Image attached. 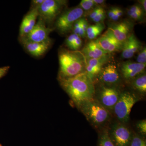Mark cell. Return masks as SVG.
<instances>
[{"label": "cell", "mask_w": 146, "mask_h": 146, "mask_svg": "<svg viewBox=\"0 0 146 146\" xmlns=\"http://www.w3.org/2000/svg\"><path fill=\"white\" fill-rule=\"evenodd\" d=\"M139 5L142 7L144 12H146V0H141L138 1Z\"/></svg>", "instance_id": "cell-38"}, {"label": "cell", "mask_w": 146, "mask_h": 146, "mask_svg": "<svg viewBox=\"0 0 146 146\" xmlns=\"http://www.w3.org/2000/svg\"><path fill=\"white\" fill-rule=\"evenodd\" d=\"M25 50L32 56L39 57L44 55L49 49L52 44L51 41L43 42H29L20 40Z\"/></svg>", "instance_id": "cell-14"}, {"label": "cell", "mask_w": 146, "mask_h": 146, "mask_svg": "<svg viewBox=\"0 0 146 146\" xmlns=\"http://www.w3.org/2000/svg\"><path fill=\"white\" fill-rule=\"evenodd\" d=\"M87 58L99 59L109 56V54L102 49L96 40H92L88 42L81 51Z\"/></svg>", "instance_id": "cell-18"}, {"label": "cell", "mask_w": 146, "mask_h": 146, "mask_svg": "<svg viewBox=\"0 0 146 146\" xmlns=\"http://www.w3.org/2000/svg\"><path fill=\"white\" fill-rule=\"evenodd\" d=\"M109 57V56H108L99 59H86L85 72L94 82L100 72L104 65L107 63Z\"/></svg>", "instance_id": "cell-15"}, {"label": "cell", "mask_w": 146, "mask_h": 146, "mask_svg": "<svg viewBox=\"0 0 146 146\" xmlns=\"http://www.w3.org/2000/svg\"><path fill=\"white\" fill-rule=\"evenodd\" d=\"M53 31V29L47 27L44 21L39 17L37 23L30 32L24 37L20 38V40L35 42L51 41L49 35Z\"/></svg>", "instance_id": "cell-9"}, {"label": "cell", "mask_w": 146, "mask_h": 146, "mask_svg": "<svg viewBox=\"0 0 146 146\" xmlns=\"http://www.w3.org/2000/svg\"><path fill=\"white\" fill-rule=\"evenodd\" d=\"M131 86L133 90L141 95L146 93V75L145 72L139 75L131 82Z\"/></svg>", "instance_id": "cell-19"}, {"label": "cell", "mask_w": 146, "mask_h": 146, "mask_svg": "<svg viewBox=\"0 0 146 146\" xmlns=\"http://www.w3.org/2000/svg\"><path fill=\"white\" fill-rule=\"evenodd\" d=\"M98 146H115L110 140L107 129H104L99 136Z\"/></svg>", "instance_id": "cell-21"}, {"label": "cell", "mask_w": 146, "mask_h": 146, "mask_svg": "<svg viewBox=\"0 0 146 146\" xmlns=\"http://www.w3.org/2000/svg\"><path fill=\"white\" fill-rule=\"evenodd\" d=\"M81 29L85 33H86L87 28L89 27L88 22L85 18H81Z\"/></svg>", "instance_id": "cell-36"}, {"label": "cell", "mask_w": 146, "mask_h": 146, "mask_svg": "<svg viewBox=\"0 0 146 146\" xmlns=\"http://www.w3.org/2000/svg\"><path fill=\"white\" fill-rule=\"evenodd\" d=\"M141 44L133 34H131L123 43L121 57L129 59L133 57L138 50H141Z\"/></svg>", "instance_id": "cell-17"}, {"label": "cell", "mask_w": 146, "mask_h": 146, "mask_svg": "<svg viewBox=\"0 0 146 146\" xmlns=\"http://www.w3.org/2000/svg\"><path fill=\"white\" fill-rule=\"evenodd\" d=\"M104 9L102 7L99 6H96L92 10L90 11L89 13V17L92 21L96 16L102 10Z\"/></svg>", "instance_id": "cell-30"}, {"label": "cell", "mask_w": 146, "mask_h": 146, "mask_svg": "<svg viewBox=\"0 0 146 146\" xmlns=\"http://www.w3.org/2000/svg\"><path fill=\"white\" fill-rule=\"evenodd\" d=\"M121 93L119 89L115 86L102 84L97 90L95 89L94 98L111 112L113 111L114 106L119 98Z\"/></svg>", "instance_id": "cell-7"}, {"label": "cell", "mask_w": 146, "mask_h": 146, "mask_svg": "<svg viewBox=\"0 0 146 146\" xmlns=\"http://www.w3.org/2000/svg\"><path fill=\"white\" fill-rule=\"evenodd\" d=\"M106 18V13L104 9L102 11L92 20L96 23H102Z\"/></svg>", "instance_id": "cell-27"}, {"label": "cell", "mask_w": 146, "mask_h": 146, "mask_svg": "<svg viewBox=\"0 0 146 146\" xmlns=\"http://www.w3.org/2000/svg\"><path fill=\"white\" fill-rule=\"evenodd\" d=\"M79 110L89 123L96 128L107 124L111 118L110 112L94 98L84 103Z\"/></svg>", "instance_id": "cell-3"}, {"label": "cell", "mask_w": 146, "mask_h": 146, "mask_svg": "<svg viewBox=\"0 0 146 146\" xmlns=\"http://www.w3.org/2000/svg\"><path fill=\"white\" fill-rule=\"evenodd\" d=\"M123 12L121 9L117 7L115 15L113 16L111 21H115V22L118 21L123 16Z\"/></svg>", "instance_id": "cell-33"}, {"label": "cell", "mask_w": 146, "mask_h": 146, "mask_svg": "<svg viewBox=\"0 0 146 146\" xmlns=\"http://www.w3.org/2000/svg\"><path fill=\"white\" fill-rule=\"evenodd\" d=\"M140 52L138 54L136 61L137 63L141 64H146V48L144 47L140 50Z\"/></svg>", "instance_id": "cell-25"}, {"label": "cell", "mask_w": 146, "mask_h": 146, "mask_svg": "<svg viewBox=\"0 0 146 146\" xmlns=\"http://www.w3.org/2000/svg\"><path fill=\"white\" fill-rule=\"evenodd\" d=\"M108 132L115 146H128L133 135L125 124L120 122L111 124Z\"/></svg>", "instance_id": "cell-8"}, {"label": "cell", "mask_w": 146, "mask_h": 146, "mask_svg": "<svg viewBox=\"0 0 146 146\" xmlns=\"http://www.w3.org/2000/svg\"><path fill=\"white\" fill-rule=\"evenodd\" d=\"M79 7L85 11H91L96 5L94 0H82L80 3Z\"/></svg>", "instance_id": "cell-23"}, {"label": "cell", "mask_w": 146, "mask_h": 146, "mask_svg": "<svg viewBox=\"0 0 146 146\" xmlns=\"http://www.w3.org/2000/svg\"><path fill=\"white\" fill-rule=\"evenodd\" d=\"M104 29V25L102 23L89 26L86 31V36L90 40H94L100 35Z\"/></svg>", "instance_id": "cell-20"}, {"label": "cell", "mask_w": 146, "mask_h": 146, "mask_svg": "<svg viewBox=\"0 0 146 146\" xmlns=\"http://www.w3.org/2000/svg\"><path fill=\"white\" fill-rule=\"evenodd\" d=\"M97 41L102 49L107 53L121 51L123 43L115 38L112 31L108 29L97 39Z\"/></svg>", "instance_id": "cell-11"}, {"label": "cell", "mask_w": 146, "mask_h": 146, "mask_svg": "<svg viewBox=\"0 0 146 146\" xmlns=\"http://www.w3.org/2000/svg\"><path fill=\"white\" fill-rule=\"evenodd\" d=\"M76 35V34H74V33H72V34L69 35L65 39V46L69 49V50H71Z\"/></svg>", "instance_id": "cell-28"}, {"label": "cell", "mask_w": 146, "mask_h": 146, "mask_svg": "<svg viewBox=\"0 0 146 146\" xmlns=\"http://www.w3.org/2000/svg\"><path fill=\"white\" fill-rule=\"evenodd\" d=\"M39 16L38 8H31L24 16L20 26L19 31L20 38L24 37L30 32L36 23V20Z\"/></svg>", "instance_id": "cell-16"}, {"label": "cell", "mask_w": 146, "mask_h": 146, "mask_svg": "<svg viewBox=\"0 0 146 146\" xmlns=\"http://www.w3.org/2000/svg\"><path fill=\"white\" fill-rule=\"evenodd\" d=\"M44 0H33L31 2V8H38L44 3Z\"/></svg>", "instance_id": "cell-35"}, {"label": "cell", "mask_w": 146, "mask_h": 146, "mask_svg": "<svg viewBox=\"0 0 146 146\" xmlns=\"http://www.w3.org/2000/svg\"><path fill=\"white\" fill-rule=\"evenodd\" d=\"M116 8L117 7H112L108 10L107 13V16L108 18L110 20H112L113 16L115 15L116 12Z\"/></svg>", "instance_id": "cell-37"}, {"label": "cell", "mask_w": 146, "mask_h": 146, "mask_svg": "<svg viewBox=\"0 0 146 146\" xmlns=\"http://www.w3.org/2000/svg\"><path fill=\"white\" fill-rule=\"evenodd\" d=\"M120 78L119 72L115 63H107L102 68L97 79L102 84L115 86L119 82Z\"/></svg>", "instance_id": "cell-10"}, {"label": "cell", "mask_w": 146, "mask_h": 146, "mask_svg": "<svg viewBox=\"0 0 146 146\" xmlns=\"http://www.w3.org/2000/svg\"><path fill=\"white\" fill-rule=\"evenodd\" d=\"M58 80L78 109L84 103L94 98L96 88L94 82L85 72L73 77Z\"/></svg>", "instance_id": "cell-1"}, {"label": "cell", "mask_w": 146, "mask_h": 146, "mask_svg": "<svg viewBox=\"0 0 146 146\" xmlns=\"http://www.w3.org/2000/svg\"><path fill=\"white\" fill-rule=\"evenodd\" d=\"M139 100V98L131 92L127 91L121 92L113 110L119 122L124 124L128 123L131 108Z\"/></svg>", "instance_id": "cell-4"}, {"label": "cell", "mask_w": 146, "mask_h": 146, "mask_svg": "<svg viewBox=\"0 0 146 146\" xmlns=\"http://www.w3.org/2000/svg\"><path fill=\"white\" fill-rule=\"evenodd\" d=\"M129 12H134V13H144L145 14L143 9L142 7L139 4H135L134 5L131 6L127 11Z\"/></svg>", "instance_id": "cell-31"}, {"label": "cell", "mask_w": 146, "mask_h": 146, "mask_svg": "<svg viewBox=\"0 0 146 146\" xmlns=\"http://www.w3.org/2000/svg\"><path fill=\"white\" fill-rule=\"evenodd\" d=\"M128 146H146L145 137L138 134H133Z\"/></svg>", "instance_id": "cell-22"}, {"label": "cell", "mask_w": 146, "mask_h": 146, "mask_svg": "<svg viewBox=\"0 0 146 146\" xmlns=\"http://www.w3.org/2000/svg\"><path fill=\"white\" fill-rule=\"evenodd\" d=\"M133 24L130 21L124 20L112 24L108 28L118 41L123 43L132 34Z\"/></svg>", "instance_id": "cell-13"}, {"label": "cell", "mask_w": 146, "mask_h": 146, "mask_svg": "<svg viewBox=\"0 0 146 146\" xmlns=\"http://www.w3.org/2000/svg\"><path fill=\"white\" fill-rule=\"evenodd\" d=\"M136 126L138 131L140 132V135L145 137L146 135V120H140L137 122Z\"/></svg>", "instance_id": "cell-24"}, {"label": "cell", "mask_w": 146, "mask_h": 146, "mask_svg": "<svg viewBox=\"0 0 146 146\" xmlns=\"http://www.w3.org/2000/svg\"><path fill=\"white\" fill-rule=\"evenodd\" d=\"M81 18L77 20L74 24L72 29L73 33L78 35L81 29Z\"/></svg>", "instance_id": "cell-32"}, {"label": "cell", "mask_w": 146, "mask_h": 146, "mask_svg": "<svg viewBox=\"0 0 146 146\" xmlns=\"http://www.w3.org/2000/svg\"><path fill=\"white\" fill-rule=\"evenodd\" d=\"M58 80L73 77L85 72L86 59L81 51L62 48L58 51Z\"/></svg>", "instance_id": "cell-2"}, {"label": "cell", "mask_w": 146, "mask_h": 146, "mask_svg": "<svg viewBox=\"0 0 146 146\" xmlns=\"http://www.w3.org/2000/svg\"><path fill=\"white\" fill-rule=\"evenodd\" d=\"M94 1L96 6L98 5V6L101 7H102V5H104L105 3V1H104V0H94Z\"/></svg>", "instance_id": "cell-39"}, {"label": "cell", "mask_w": 146, "mask_h": 146, "mask_svg": "<svg viewBox=\"0 0 146 146\" xmlns=\"http://www.w3.org/2000/svg\"><path fill=\"white\" fill-rule=\"evenodd\" d=\"M10 69V66H6L0 68V79L6 75Z\"/></svg>", "instance_id": "cell-34"}, {"label": "cell", "mask_w": 146, "mask_h": 146, "mask_svg": "<svg viewBox=\"0 0 146 146\" xmlns=\"http://www.w3.org/2000/svg\"><path fill=\"white\" fill-rule=\"evenodd\" d=\"M67 3L64 0H44L38 8L39 16L46 24L52 23L67 6Z\"/></svg>", "instance_id": "cell-6"}, {"label": "cell", "mask_w": 146, "mask_h": 146, "mask_svg": "<svg viewBox=\"0 0 146 146\" xmlns=\"http://www.w3.org/2000/svg\"><path fill=\"white\" fill-rule=\"evenodd\" d=\"M127 15L131 19L134 21H142L143 18L144 13H134L127 11Z\"/></svg>", "instance_id": "cell-29"}, {"label": "cell", "mask_w": 146, "mask_h": 146, "mask_svg": "<svg viewBox=\"0 0 146 146\" xmlns=\"http://www.w3.org/2000/svg\"><path fill=\"white\" fill-rule=\"evenodd\" d=\"M82 46V38L77 35L70 50L78 51L81 48Z\"/></svg>", "instance_id": "cell-26"}, {"label": "cell", "mask_w": 146, "mask_h": 146, "mask_svg": "<svg viewBox=\"0 0 146 146\" xmlns=\"http://www.w3.org/2000/svg\"><path fill=\"white\" fill-rule=\"evenodd\" d=\"M0 146H2V144H0Z\"/></svg>", "instance_id": "cell-40"}, {"label": "cell", "mask_w": 146, "mask_h": 146, "mask_svg": "<svg viewBox=\"0 0 146 146\" xmlns=\"http://www.w3.org/2000/svg\"><path fill=\"white\" fill-rule=\"evenodd\" d=\"M146 64L127 61L122 63L120 72L126 81L131 82L139 75L145 72Z\"/></svg>", "instance_id": "cell-12"}, {"label": "cell", "mask_w": 146, "mask_h": 146, "mask_svg": "<svg viewBox=\"0 0 146 146\" xmlns=\"http://www.w3.org/2000/svg\"><path fill=\"white\" fill-rule=\"evenodd\" d=\"M84 11L80 7L65 11L56 20V29L61 34H65L72 30L75 23L82 18Z\"/></svg>", "instance_id": "cell-5"}]
</instances>
